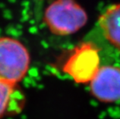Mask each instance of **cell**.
<instances>
[{"instance_id": "obj_1", "label": "cell", "mask_w": 120, "mask_h": 119, "mask_svg": "<svg viewBox=\"0 0 120 119\" xmlns=\"http://www.w3.org/2000/svg\"><path fill=\"white\" fill-rule=\"evenodd\" d=\"M85 9L75 0H54L45 9L43 22L52 34L65 36L74 34L88 22Z\"/></svg>"}, {"instance_id": "obj_2", "label": "cell", "mask_w": 120, "mask_h": 119, "mask_svg": "<svg viewBox=\"0 0 120 119\" xmlns=\"http://www.w3.org/2000/svg\"><path fill=\"white\" fill-rule=\"evenodd\" d=\"M30 55L26 46L15 38L0 37V80L17 85L30 68Z\"/></svg>"}, {"instance_id": "obj_3", "label": "cell", "mask_w": 120, "mask_h": 119, "mask_svg": "<svg viewBox=\"0 0 120 119\" xmlns=\"http://www.w3.org/2000/svg\"><path fill=\"white\" fill-rule=\"evenodd\" d=\"M97 47L91 43H82L71 50L63 65V71L77 83H90L100 68Z\"/></svg>"}, {"instance_id": "obj_4", "label": "cell", "mask_w": 120, "mask_h": 119, "mask_svg": "<svg viewBox=\"0 0 120 119\" xmlns=\"http://www.w3.org/2000/svg\"><path fill=\"white\" fill-rule=\"evenodd\" d=\"M92 96L104 103L120 101V67L114 65H104L90 82Z\"/></svg>"}, {"instance_id": "obj_5", "label": "cell", "mask_w": 120, "mask_h": 119, "mask_svg": "<svg viewBox=\"0 0 120 119\" xmlns=\"http://www.w3.org/2000/svg\"><path fill=\"white\" fill-rule=\"evenodd\" d=\"M25 105V96L17 85L0 80V119L21 112Z\"/></svg>"}, {"instance_id": "obj_6", "label": "cell", "mask_w": 120, "mask_h": 119, "mask_svg": "<svg viewBox=\"0 0 120 119\" xmlns=\"http://www.w3.org/2000/svg\"><path fill=\"white\" fill-rule=\"evenodd\" d=\"M98 22L105 38L120 51V3L108 7L98 17Z\"/></svg>"}]
</instances>
